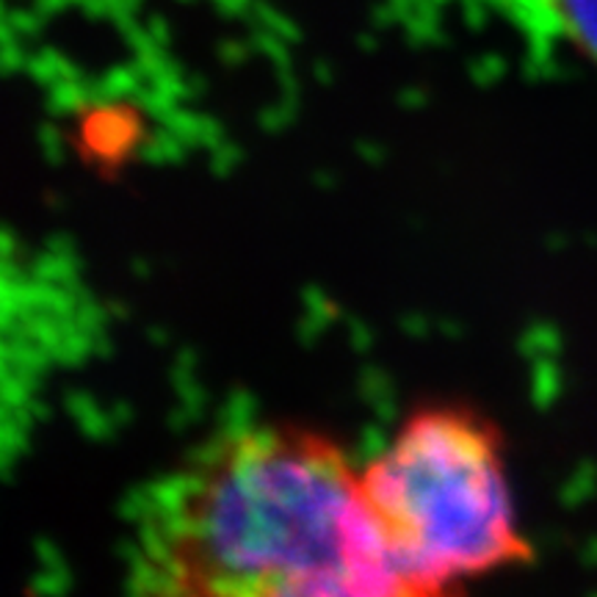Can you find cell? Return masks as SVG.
<instances>
[{
  "label": "cell",
  "mask_w": 597,
  "mask_h": 597,
  "mask_svg": "<svg viewBox=\"0 0 597 597\" xmlns=\"http://www.w3.org/2000/svg\"><path fill=\"white\" fill-rule=\"evenodd\" d=\"M346 448L293 423H252L205 442L144 498L133 595L249 586L390 558L357 498Z\"/></svg>",
  "instance_id": "obj_1"
},
{
  "label": "cell",
  "mask_w": 597,
  "mask_h": 597,
  "mask_svg": "<svg viewBox=\"0 0 597 597\" xmlns=\"http://www.w3.org/2000/svg\"><path fill=\"white\" fill-rule=\"evenodd\" d=\"M357 498L392 567L426 589L528 558L501 434L468 407L409 415L359 468Z\"/></svg>",
  "instance_id": "obj_2"
},
{
  "label": "cell",
  "mask_w": 597,
  "mask_h": 597,
  "mask_svg": "<svg viewBox=\"0 0 597 597\" xmlns=\"http://www.w3.org/2000/svg\"><path fill=\"white\" fill-rule=\"evenodd\" d=\"M551 9L564 36L597 66V0H551Z\"/></svg>",
  "instance_id": "obj_3"
}]
</instances>
